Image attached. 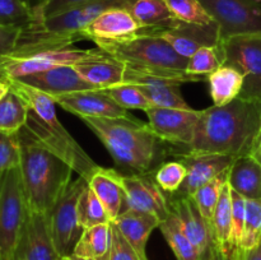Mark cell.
Listing matches in <instances>:
<instances>
[{
    "mask_svg": "<svg viewBox=\"0 0 261 260\" xmlns=\"http://www.w3.org/2000/svg\"><path fill=\"white\" fill-rule=\"evenodd\" d=\"M261 134V101L236 98L224 106L201 110L191 144L171 155L219 153L237 158L251 154Z\"/></svg>",
    "mask_w": 261,
    "mask_h": 260,
    "instance_id": "6da1fadb",
    "label": "cell"
},
{
    "mask_svg": "<svg viewBox=\"0 0 261 260\" xmlns=\"http://www.w3.org/2000/svg\"><path fill=\"white\" fill-rule=\"evenodd\" d=\"M111 154L120 170L150 173L168 154V145L137 117H81Z\"/></svg>",
    "mask_w": 261,
    "mask_h": 260,
    "instance_id": "7a4b0ae2",
    "label": "cell"
},
{
    "mask_svg": "<svg viewBox=\"0 0 261 260\" xmlns=\"http://www.w3.org/2000/svg\"><path fill=\"white\" fill-rule=\"evenodd\" d=\"M10 89L23 99L28 107V117L24 126L42 143L48 150L65 161L79 177L89 183L101 168L86 150L78 144L70 133L59 121L53 97L20 81H7Z\"/></svg>",
    "mask_w": 261,
    "mask_h": 260,
    "instance_id": "3957f363",
    "label": "cell"
},
{
    "mask_svg": "<svg viewBox=\"0 0 261 260\" xmlns=\"http://www.w3.org/2000/svg\"><path fill=\"white\" fill-rule=\"evenodd\" d=\"M19 170L30 211L48 214L70 186L73 168L22 127Z\"/></svg>",
    "mask_w": 261,
    "mask_h": 260,
    "instance_id": "277c9868",
    "label": "cell"
},
{
    "mask_svg": "<svg viewBox=\"0 0 261 260\" xmlns=\"http://www.w3.org/2000/svg\"><path fill=\"white\" fill-rule=\"evenodd\" d=\"M97 47L125 64L145 68L186 70L189 59L178 55L163 38L150 33H139L122 42L105 43Z\"/></svg>",
    "mask_w": 261,
    "mask_h": 260,
    "instance_id": "5b68a950",
    "label": "cell"
},
{
    "mask_svg": "<svg viewBox=\"0 0 261 260\" xmlns=\"http://www.w3.org/2000/svg\"><path fill=\"white\" fill-rule=\"evenodd\" d=\"M27 211V200L18 166L3 173L0 178V254L4 260H13Z\"/></svg>",
    "mask_w": 261,
    "mask_h": 260,
    "instance_id": "8992f818",
    "label": "cell"
},
{
    "mask_svg": "<svg viewBox=\"0 0 261 260\" xmlns=\"http://www.w3.org/2000/svg\"><path fill=\"white\" fill-rule=\"evenodd\" d=\"M223 64L244 75L240 98L261 101V35L234 36L222 40Z\"/></svg>",
    "mask_w": 261,
    "mask_h": 260,
    "instance_id": "52a82bcc",
    "label": "cell"
},
{
    "mask_svg": "<svg viewBox=\"0 0 261 260\" xmlns=\"http://www.w3.org/2000/svg\"><path fill=\"white\" fill-rule=\"evenodd\" d=\"M87 185L88 183L82 177L73 181L48 213L51 237L60 257H68L74 254V249L84 231L79 224L78 200Z\"/></svg>",
    "mask_w": 261,
    "mask_h": 260,
    "instance_id": "ba28073f",
    "label": "cell"
},
{
    "mask_svg": "<svg viewBox=\"0 0 261 260\" xmlns=\"http://www.w3.org/2000/svg\"><path fill=\"white\" fill-rule=\"evenodd\" d=\"M218 24L222 40L261 35V0H200Z\"/></svg>",
    "mask_w": 261,
    "mask_h": 260,
    "instance_id": "9c48e42d",
    "label": "cell"
},
{
    "mask_svg": "<svg viewBox=\"0 0 261 260\" xmlns=\"http://www.w3.org/2000/svg\"><path fill=\"white\" fill-rule=\"evenodd\" d=\"M201 110L152 107L147 110L148 124L155 135L172 150L188 147L195 137Z\"/></svg>",
    "mask_w": 261,
    "mask_h": 260,
    "instance_id": "30bf717a",
    "label": "cell"
},
{
    "mask_svg": "<svg viewBox=\"0 0 261 260\" xmlns=\"http://www.w3.org/2000/svg\"><path fill=\"white\" fill-rule=\"evenodd\" d=\"M125 201L122 211L137 209V211L150 213L165 221L171 214L168 195L157 185L150 173H124L120 172Z\"/></svg>",
    "mask_w": 261,
    "mask_h": 260,
    "instance_id": "8fae6325",
    "label": "cell"
},
{
    "mask_svg": "<svg viewBox=\"0 0 261 260\" xmlns=\"http://www.w3.org/2000/svg\"><path fill=\"white\" fill-rule=\"evenodd\" d=\"M135 0H89L74 9L54 15L40 22H32L31 27L51 35L79 36L78 33L98 15L112 8H129Z\"/></svg>",
    "mask_w": 261,
    "mask_h": 260,
    "instance_id": "7c38bea8",
    "label": "cell"
},
{
    "mask_svg": "<svg viewBox=\"0 0 261 260\" xmlns=\"http://www.w3.org/2000/svg\"><path fill=\"white\" fill-rule=\"evenodd\" d=\"M54 245L48 214L28 209L13 260H60Z\"/></svg>",
    "mask_w": 261,
    "mask_h": 260,
    "instance_id": "4fadbf2b",
    "label": "cell"
},
{
    "mask_svg": "<svg viewBox=\"0 0 261 260\" xmlns=\"http://www.w3.org/2000/svg\"><path fill=\"white\" fill-rule=\"evenodd\" d=\"M168 203L181 231L198 250L201 260H208L217 242L211 224L201 216L194 199L191 196L168 195Z\"/></svg>",
    "mask_w": 261,
    "mask_h": 260,
    "instance_id": "5bb4252c",
    "label": "cell"
},
{
    "mask_svg": "<svg viewBox=\"0 0 261 260\" xmlns=\"http://www.w3.org/2000/svg\"><path fill=\"white\" fill-rule=\"evenodd\" d=\"M163 38L170 43L178 55L190 59L194 54L205 46H219L222 43L221 32L216 22L211 24H195L177 20L173 25L160 31H142Z\"/></svg>",
    "mask_w": 261,
    "mask_h": 260,
    "instance_id": "9a60e30c",
    "label": "cell"
},
{
    "mask_svg": "<svg viewBox=\"0 0 261 260\" xmlns=\"http://www.w3.org/2000/svg\"><path fill=\"white\" fill-rule=\"evenodd\" d=\"M140 25L126 8H112L92 20L78 33L82 40H89L96 46L122 42L138 36Z\"/></svg>",
    "mask_w": 261,
    "mask_h": 260,
    "instance_id": "2e32d148",
    "label": "cell"
},
{
    "mask_svg": "<svg viewBox=\"0 0 261 260\" xmlns=\"http://www.w3.org/2000/svg\"><path fill=\"white\" fill-rule=\"evenodd\" d=\"M176 160L181 161L186 167L185 181L175 196H191L198 189L228 171L236 158L219 153L201 154H180Z\"/></svg>",
    "mask_w": 261,
    "mask_h": 260,
    "instance_id": "e0dca14e",
    "label": "cell"
},
{
    "mask_svg": "<svg viewBox=\"0 0 261 260\" xmlns=\"http://www.w3.org/2000/svg\"><path fill=\"white\" fill-rule=\"evenodd\" d=\"M56 105L65 111L81 117H130L129 111L122 109L102 89L71 92L51 96Z\"/></svg>",
    "mask_w": 261,
    "mask_h": 260,
    "instance_id": "ac0fdd59",
    "label": "cell"
},
{
    "mask_svg": "<svg viewBox=\"0 0 261 260\" xmlns=\"http://www.w3.org/2000/svg\"><path fill=\"white\" fill-rule=\"evenodd\" d=\"M73 66L84 81L97 89H105L122 83L126 64L96 47L91 55Z\"/></svg>",
    "mask_w": 261,
    "mask_h": 260,
    "instance_id": "d6986e66",
    "label": "cell"
},
{
    "mask_svg": "<svg viewBox=\"0 0 261 260\" xmlns=\"http://www.w3.org/2000/svg\"><path fill=\"white\" fill-rule=\"evenodd\" d=\"M13 81L23 82L48 96L97 89L96 87L84 81L73 65L56 66V68L47 69L45 71L31 74L22 79H13Z\"/></svg>",
    "mask_w": 261,
    "mask_h": 260,
    "instance_id": "ffe728a7",
    "label": "cell"
},
{
    "mask_svg": "<svg viewBox=\"0 0 261 260\" xmlns=\"http://www.w3.org/2000/svg\"><path fill=\"white\" fill-rule=\"evenodd\" d=\"M112 222L120 229L127 244L134 249L140 260H148L147 242L150 233L160 227V218L137 209H126Z\"/></svg>",
    "mask_w": 261,
    "mask_h": 260,
    "instance_id": "44dd1931",
    "label": "cell"
},
{
    "mask_svg": "<svg viewBox=\"0 0 261 260\" xmlns=\"http://www.w3.org/2000/svg\"><path fill=\"white\" fill-rule=\"evenodd\" d=\"M88 185L103 204L111 221H115L122 212L125 201L119 171L101 167L89 180Z\"/></svg>",
    "mask_w": 261,
    "mask_h": 260,
    "instance_id": "7402d4cb",
    "label": "cell"
},
{
    "mask_svg": "<svg viewBox=\"0 0 261 260\" xmlns=\"http://www.w3.org/2000/svg\"><path fill=\"white\" fill-rule=\"evenodd\" d=\"M228 185L246 199H261V163L252 154L237 157L228 171Z\"/></svg>",
    "mask_w": 261,
    "mask_h": 260,
    "instance_id": "603a6c76",
    "label": "cell"
},
{
    "mask_svg": "<svg viewBox=\"0 0 261 260\" xmlns=\"http://www.w3.org/2000/svg\"><path fill=\"white\" fill-rule=\"evenodd\" d=\"M214 106H224L239 98L244 88V75L231 65H223L206 76Z\"/></svg>",
    "mask_w": 261,
    "mask_h": 260,
    "instance_id": "cb8c5ba5",
    "label": "cell"
},
{
    "mask_svg": "<svg viewBox=\"0 0 261 260\" xmlns=\"http://www.w3.org/2000/svg\"><path fill=\"white\" fill-rule=\"evenodd\" d=\"M124 84V83H122ZM125 84H134L139 87L140 91L145 94L154 107H167V109H184L190 110L191 107L186 103L181 94V84L171 82H158L150 79H133Z\"/></svg>",
    "mask_w": 261,
    "mask_h": 260,
    "instance_id": "d4e9b609",
    "label": "cell"
},
{
    "mask_svg": "<svg viewBox=\"0 0 261 260\" xmlns=\"http://www.w3.org/2000/svg\"><path fill=\"white\" fill-rule=\"evenodd\" d=\"M127 9L142 31H160L177 22L165 0H135Z\"/></svg>",
    "mask_w": 261,
    "mask_h": 260,
    "instance_id": "484cf974",
    "label": "cell"
},
{
    "mask_svg": "<svg viewBox=\"0 0 261 260\" xmlns=\"http://www.w3.org/2000/svg\"><path fill=\"white\" fill-rule=\"evenodd\" d=\"M111 223L86 228L74 249V254L89 260H111Z\"/></svg>",
    "mask_w": 261,
    "mask_h": 260,
    "instance_id": "4316f807",
    "label": "cell"
},
{
    "mask_svg": "<svg viewBox=\"0 0 261 260\" xmlns=\"http://www.w3.org/2000/svg\"><path fill=\"white\" fill-rule=\"evenodd\" d=\"M27 117V105L10 89L7 96L0 101V132L15 134L24 127Z\"/></svg>",
    "mask_w": 261,
    "mask_h": 260,
    "instance_id": "83f0119b",
    "label": "cell"
},
{
    "mask_svg": "<svg viewBox=\"0 0 261 260\" xmlns=\"http://www.w3.org/2000/svg\"><path fill=\"white\" fill-rule=\"evenodd\" d=\"M212 229H213L217 245L223 250L228 249L232 229V199L228 183L224 185L221 198L214 211L213 218H212Z\"/></svg>",
    "mask_w": 261,
    "mask_h": 260,
    "instance_id": "f1b7e54d",
    "label": "cell"
},
{
    "mask_svg": "<svg viewBox=\"0 0 261 260\" xmlns=\"http://www.w3.org/2000/svg\"><path fill=\"white\" fill-rule=\"evenodd\" d=\"M158 228L162 232L163 237L170 245L172 249L173 254H175L177 260H201L200 255H199L198 250L195 249L190 240L184 235L181 228L178 227L177 221L171 213L165 221L160 223Z\"/></svg>",
    "mask_w": 261,
    "mask_h": 260,
    "instance_id": "f546056e",
    "label": "cell"
},
{
    "mask_svg": "<svg viewBox=\"0 0 261 260\" xmlns=\"http://www.w3.org/2000/svg\"><path fill=\"white\" fill-rule=\"evenodd\" d=\"M78 219L84 229L112 222L106 208L89 185H87L78 200Z\"/></svg>",
    "mask_w": 261,
    "mask_h": 260,
    "instance_id": "4dcf8cb0",
    "label": "cell"
},
{
    "mask_svg": "<svg viewBox=\"0 0 261 260\" xmlns=\"http://www.w3.org/2000/svg\"><path fill=\"white\" fill-rule=\"evenodd\" d=\"M228 171H226V172H223L222 175H219L218 177H216L214 180L209 181L208 184L201 186L200 189H198V190L191 195V198L194 199V201H195L196 205H198L201 216H203L204 218H205V221L211 224V227L212 218H213L214 211H216V206L217 204H218L219 198H221L222 190H223L224 185L228 183Z\"/></svg>",
    "mask_w": 261,
    "mask_h": 260,
    "instance_id": "1f68e13d",
    "label": "cell"
},
{
    "mask_svg": "<svg viewBox=\"0 0 261 260\" xmlns=\"http://www.w3.org/2000/svg\"><path fill=\"white\" fill-rule=\"evenodd\" d=\"M106 94H109L119 106H121L125 110H142V111H147V110L154 107L152 102L145 97L139 89V87L134 86V84H117V86L109 87V88L102 89Z\"/></svg>",
    "mask_w": 261,
    "mask_h": 260,
    "instance_id": "d6a6232c",
    "label": "cell"
},
{
    "mask_svg": "<svg viewBox=\"0 0 261 260\" xmlns=\"http://www.w3.org/2000/svg\"><path fill=\"white\" fill-rule=\"evenodd\" d=\"M223 65V54L221 45L205 46L196 51L188 60L186 71L198 76H208Z\"/></svg>",
    "mask_w": 261,
    "mask_h": 260,
    "instance_id": "836d02e7",
    "label": "cell"
},
{
    "mask_svg": "<svg viewBox=\"0 0 261 260\" xmlns=\"http://www.w3.org/2000/svg\"><path fill=\"white\" fill-rule=\"evenodd\" d=\"M35 20V10L24 0H0V24L25 28Z\"/></svg>",
    "mask_w": 261,
    "mask_h": 260,
    "instance_id": "e575fe53",
    "label": "cell"
},
{
    "mask_svg": "<svg viewBox=\"0 0 261 260\" xmlns=\"http://www.w3.org/2000/svg\"><path fill=\"white\" fill-rule=\"evenodd\" d=\"M153 177L157 185L167 195H173L180 190L181 185L186 177V167L181 161L175 160L170 162L161 163L154 171Z\"/></svg>",
    "mask_w": 261,
    "mask_h": 260,
    "instance_id": "d590c367",
    "label": "cell"
},
{
    "mask_svg": "<svg viewBox=\"0 0 261 260\" xmlns=\"http://www.w3.org/2000/svg\"><path fill=\"white\" fill-rule=\"evenodd\" d=\"M170 12L177 20L195 24H211L214 20L200 0H165Z\"/></svg>",
    "mask_w": 261,
    "mask_h": 260,
    "instance_id": "8d00e7d4",
    "label": "cell"
},
{
    "mask_svg": "<svg viewBox=\"0 0 261 260\" xmlns=\"http://www.w3.org/2000/svg\"><path fill=\"white\" fill-rule=\"evenodd\" d=\"M261 240V199H246V219H245L242 249L250 250Z\"/></svg>",
    "mask_w": 261,
    "mask_h": 260,
    "instance_id": "74e56055",
    "label": "cell"
},
{
    "mask_svg": "<svg viewBox=\"0 0 261 260\" xmlns=\"http://www.w3.org/2000/svg\"><path fill=\"white\" fill-rule=\"evenodd\" d=\"M231 199L232 229L231 237H229V246L227 250H240L242 249V237H244L245 219H246V198L231 189Z\"/></svg>",
    "mask_w": 261,
    "mask_h": 260,
    "instance_id": "f35d334b",
    "label": "cell"
},
{
    "mask_svg": "<svg viewBox=\"0 0 261 260\" xmlns=\"http://www.w3.org/2000/svg\"><path fill=\"white\" fill-rule=\"evenodd\" d=\"M20 162V143L18 133L0 132V175L18 167Z\"/></svg>",
    "mask_w": 261,
    "mask_h": 260,
    "instance_id": "ab89813d",
    "label": "cell"
},
{
    "mask_svg": "<svg viewBox=\"0 0 261 260\" xmlns=\"http://www.w3.org/2000/svg\"><path fill=\"white\" fill-rule=\"evenodd\" d=\"M87 2L89 0H41L40 4L33 8L35 10L33 22H40V20L47 19L54 15L61 14V13L74 9Z\"/></svg>",
    "mask_w": 261,
    "mask_h": 260,
    "instance_id": "60d3db41",
    "label": "cell"
},
{
    "mask_svg": "<svg viewBox=\"0 0 261 260\" xmlns=\"http://www.w3.org/2000/svg\"><path fill=\"white\" fill-rule=\"evenodd\" d=\"M111 260H140L134 249L124 239L120 229L115 226L114 222H111Z\"/></svg>",
    "mask_w": 261,
    "mask_h": 260,
    "instance_id": "b9f144b4",
    "label": "cell"
},
{
    "mask_svg": "<svg viewBox=\"0 0 261 260\" xmlns=\"http://www.w3.org/2000/svg\"><path fill=\"white\" fill-rule=\"evenodd\" d=\"M23 31L22 27H8L0 24V59L14 53L20 45Z\"/></svg>",
    "mask_w": 261,
    "mask_h": 260,
    "instance_id": "7bdbcfd3",
    "label": "cell"
},
{
    "mask_svg": "<svg viewBox=\"0 0 261 260\" xmlns=\"http://www.w3.org/2000/svg\"><path fill=\"white\" fill-rule=\"evenodd\" d=\"M224 251V250H223ZM232 255L233 260H261V240L259 244L250 250H226Z\"/></svg>",
    "mask_w": 261,
    "mask_h": 260,
    "instance_id": "ee69618b",
    "label": "cell"
},
{
    "mask_svg": "<svg viewBox=\"0 0 261 260\" xmlns=\"http://www.w3.org/2000/svg\"><path fill=\"white\" fill-rule=\"evenodd\" d=\"M208 260H233V257H232V255L228 251H223L221 246L216 245Z\"/></svg>",
    "mask_w": 261,
    "mask_h": 260,
    "instance_id": "f6af8a7d",
    "label": "cell"
},
{
    "mask_svg": "<svg viewBox=\"0 0 261 260\" xmlns=\"http://www.w3.org/2000/svg\"><path fill=\"white\" fill-rule=\"evenodd\" d=\"M251 154L254 155V157L261 163V134H260V137L257 138L256 143H255V147H254V149H252Z\"/></svg>",
    "mask_w": 261,
    "mask_h": 260,
    "instance_id": "bcb514c9",
    "label": "cell"
},
{
    "mask_svg": "<svg viewBox=\"0 0 261 260\" xmlns=\"http://www.w3.org/2000/svg\"><path fill=\"white\" fill-rule=\"evenodd\" d=\"M9 91H10V87L9 84H8V82L2 81V79H0V101L7 96Z\"/></svg>",
    "mask_w": 261,
    "mask_h": 260,
    "instance_id": "7dc6e473",
    "label": "cell"
},
{
    "mask_svg": "<svg viewBox=\"0 0 261 260\" xmlns=\"http://www.w3.org/2000/svg\"><path fill=\"white\" fill-rule=\"evenodd\" d=\"M24 2H25V3H28V4H30L31 7H33V8H35L36 5H38V4H40V2H41V0H24Z\"/></svg>",
    "mask_w": 261,
    "mask_h": 260,
    "instance_id": "c3c4849f",
    "label": "cell"
},
{
    "mask_svg": "<svg viewBox=\"0 0 261 260\" xmlns=\"http://www.w3.org/2000/svg\"><path fill=\"white\" fill-rule=\"evenodd\" d=\"M70 260H89V259H86V257H82V256H78V255H75V254H73V255H70Z\"/></svg>",
    "mask_w": 261,
    "mask_h": 260,
    "instance_id": "681fc988",
    "label": "cell"
},
{
    "mask_svg": "<svg viewBox=\"0 0 261 260\" xmlns=\"http://www.w3.org/2000/svg\"><path fill=\"white\" fill-rule=\"evenodd\" d=\"M60 260H70V257H69V256L68 257H61Z\"/></svg>",
    "mask_w": 261,
    "mask_h": 260,
    "instance_id": "f907efd6",
    "label": "cell"
},
{
    "mask_svg": "<svg viewBox=\"0 0 261 260\" xmlns=\"http://www.w3.org/2000/svg\"><path fill=\"white\" fill-rule=\"evenodd\" d=\"M0 260H4V257L2 256V254H0Z\"/></svg>",
    "mask_w": 261,
    "mask_h": 260,
    "instance_id": "816d5d0a",
    "label": "cell"
},
{
    "mask_svg": "<svg viewBox=\"0 0 261 260\" xmlns=\"http://www.w3.org/2000/svg\"><path fill=\"white\" fill-rule=\"evenodd\" d=\"M2 175H3V173H2ZM2 175H0V178H2Z\"/></svg>",
    "mask_w": 261,
    "mask_h": 260,
    "instance_id": "f5cc1de1",
    "label": "cell"
},
{
    "mask_svg": "<svg viewBox=\"0 0 261 260\" xmlns=\"http://www.w3.org/2000/svg\"><path fill=\"white\" fill-rule=\"evenodd\" d=\"M40 3H41V2H40Z\"/></svg>",
    "mask_w": 261,
    "mask_h": 260,
    "instance_id": "db71d44e",
    "label": "cell"
}]
</instances>
